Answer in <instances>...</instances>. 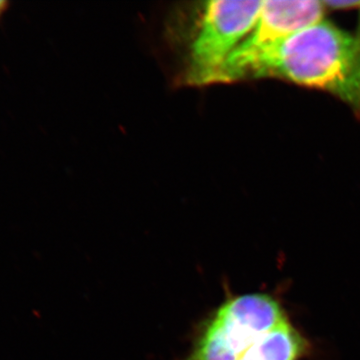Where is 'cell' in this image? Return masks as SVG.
<instances>
[{
	"mask_svg": "<svg viewBox=\"0 0 360 360\" xmlns=\"http://www.w3.org/2000/svg\"><path fill=\"white\" fill-rule=\"evenodd\" d=\"M260 78L328 92L360 116V33L319 21L250 58L227 63L219 82Z\"/></svg>",
	"mask_w": 360,
	"mask_h": 360,
	"instance_id": "1",
	"label": "cell"
},
{
	"mask_svg": "<svg viewBox=\"0 0 360 360\" xmlns=\"http://www.w3.org/2000/svg\"><path fill=\"white\" fill-rule=\"evenodd\" d=\"M286 319L285 310L272 296H231L201 322L184 360H240L262 336Z\"/></svg>",
	"mask_w": 360,
	"mask_h": 360,
	"instance_id": "2",
	"label": "cell"
},
{
	"mask_svg": "<svg viewBox=\"0 0 360 360\" xmlns=\"http://www.w3.org/2000/svg\"><path fill=\"white\" fill-rule=\"evenodd\" d=\"M262 2H206L189 47L184 72L187 84L205 86L219 84L227 61L255 25Z\"/></svg>",
	"mask_w": 360,
	"mask_h": 360,
	"instance_id": "3",
	"label": "cell"
},
{
	"mask_svg": "<svg viewBox=\"0 0 360 360\" xmlns=\"http://www.w3.org/2000/svg\"><path fill=\"white\" fill-rule=\"evenodd\" d=\"M326 11L323 2L316 0L262 2L255 25L226 63L250 58L303 28L323 20Z\"/></svg>",
	"mask_w": 360,
	"mask_h": 360,
	"instance_id": "4",
	"label": "cell"
},
{
	"mask_svg": "<svg viewBox=\"0 0 360 360\" xmlns=\"http://www.w3.org/2000/svg\"><path fill=\"white\" fill-rule=\"evenodd\" d=\"M309 348V341L288 319L262 336L240 360H300Z\"/></svg>",
	"mask_w": 360,
	"mask_h": 360,
	"instance_id": "5",
	"label": "cell"
},
{
	"mask_svg": "<svg viewBox=\"0 0 360 360\" xmlns=\"http://www.w3.org/2000/svg\"><path fill=\"white\" fill-rule=\"evenodd\" d=\"M326 9H335V11H352V9H360L359 0H331V1H322Z\"/></svg>",
	"mask_w": 360,
	"mask_h": 360,
	"instance_id": "6",
	"label": "cell"
},
{
	"mask_svg": "<svg viewBox=\"0 0 360 360\" xmlns=\"http://www.w3.org/2000/svg\"><path fill=\"white\" fill-rule=\"evenodd\" d=\"M9 6H11V2L6 1V0H0V20H1L4 14L7 13Z\"/></svg>",
	"mask_w": 360,
	"mask_h": 360,
	"instance_id": "7",
	"label": "cell"
}]
</instances>
